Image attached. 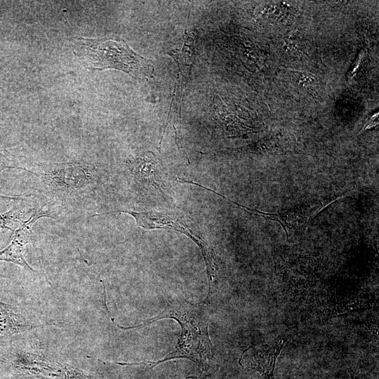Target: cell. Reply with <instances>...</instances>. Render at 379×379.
Returning a JSON list of instances; mask_svg holds the SVG:
<instances>
[{"label":"cell","instance_id":"cell-8","mask_svg":"<svg viewBox=\"0 0 379 379\" xmlns=\"http://www.w3.org/2000/svg\"><path fill=\"white\" fill-rule=\"evenodd\" d=\"M41 218L49 217L41 209H37L29 218L20 222L18 228L14 231L10 244L0 251V261L18 265L30 272H36L25 260V253L27 244L32 242V227Z\"/></svg>","mask_w":379,"mask_h":379},{"label":"cell","instance_id":"cell-3","mask_svg":"<svg viewBox=\"0 0 379 379\" xmlns=\"http://www.w3.org/2000/svg\"><path fill=\"white\" fill-rule=\"evenodd\" d=\"M73 52L89 69H115L137 79L153 77L154 64L133 51L121 39L105 37L72 39Z\"/></svg>","mask_w":379,"mask_h":379},{"label":"cell","instance_id":"cell-10","mask_svg":"<svg viewBox=\"0 0 379 379\" xmlns=\"http://www.w3.org/2000/svg\"><path fill=\"white\" fill-rule=\"evenodd\" d=\"M25 198L18 200L10 210L0 215V230H13V226L17 222H21L22 217L28 211L27 205L24 202Z\"/></svg>","mask_w":379,"mask_h":379},{"label":"cell","instance_id":"cell-6","mask_svg":"<svg viewBox=\"0 0 379 379\" xmlns=\"http://www.w3.org/2000/svg\"><path fill=\"white\" fill-rule=\"evenodd\" d=\"M285 343V339L279 338L270 343L251 346L242 352L239 364L261 379H274L276 361Z\"/></svg>","mask_w":379,"mask_h":379},{"label":"cell","instance_id":"cell-5","mask_svg":"<svg viewBox=\"0 0 379 379\" xmlns=\"http://www.w3.org/2000/svg\"><path fill=\"white\" fill-rule=\"evenodd\" d=\"M114 213H124L131 215L134 218L137 225L144 230H172L186 235L187 237L190 238V239L192 240L201 250L206 267L209 286L217 277L218 268L213 248L208 246L201 237L197 234L194 230L178 215L152 210L135 211L126 209L97 213L91 217Z\"/></svg>","mask_w":379,"mask_h":379},{"label":"cell","instance_id":"cell-1","mask_svg":"<svg viewBox=\"0 0 379 379\" xmlns=\"http://www.w3.org/2000/svg\"><path fill=\"white\" fill-rule=\"evenodd\" d=\"M38 179V192L46 200L48 212L54 218L67 211L72 204L92 197L100 185L98 168L83 160L62 163L37 162L29 168L18 166Z\"/></svg>","mask_w":379,"mask_h":379},{"label":"cell","instance_id":"cell-2","mask_svg":"<svg viewBox=\"0 0 379 379\" xmlns=\"http://www.w3.org/2000/svg\"><path fill=\"white\" fill-rule=\"evenodd\" d=\"M176 320L181 326V334L175 348L163 359L136 364H147L149 368L174 359L184 358L194 362L204 371L211 367L213 346L208 334V314L206 301L191 303L183 295L168 300L165 309L158 315L140 325L124 328H140L162 319Z\"/></svg>","mask_w":379,"mask_h":379},{"label":"cell","instance_id":"cell-9","mask_svg":"<svg viewBox=\"0 0 379 379\" xmlns=\"http://www.w3.org/2000/svg\"><path fill=\"white\" fill-rule=\"evenodd\" d=\"M40 326L31 323L20 307L0 301V347L7 345L14 336Z\"/></svg>","mask_w":379,"mask_h":379},{"label":"cell","instance_id":"cell-11","mask_svg":"<svg viewBox=\"0 0 379 379\" xmlns=\"http://www.w3.org/2000/svg\"><path fill=\"white\" fill-rule=\"evenodd\" d=\"M6 157L4 154L3 151L0 150V175L3 171L8 169V168H15L17 169V167L14 166L9 165L8 163L6 161ZM1 180V178H0ZM21 197L19 195H15V197H7V196H3L0 193V198L1 199H11V200H18Z\"/></svg>","mask_w":379,"mask_h":379},{"label":"cell","instance_id":"cell-4","mask_svg":"<svg viewBox=\"0 0 379 379\" xmlns=\"http://www.w3.org/2000/svg\"><path fill=\"white\" fill-rule=\"evenodd\" d=\"M1 359L14 375L25 379H91L82 370L69 364L51 361L19 348L7 350Z\"/></svg>","mask_w":379,"mask_h":379},{"label":"cell","instance_id":"cell-7","mask_svg":"<svg viewBox=\"0 0 379 379\" xmlns=\"http://www.w3.org/2000/svg\"><path fill=\"white\" fill-rule=\"evenodd\" d=\"M135 187L141 190H153L162 192L166 188V180L155 154L147 152L126 161Z\"/></svg>","mask_w":379,"mask_h":379},{"label":"cell","instance_id":"cell-12","mask_svg":"<svg viewBox=\"0 0 379 379\" xmlns=\"http://www.w3.org/2000/svg\"><path fill=\"white\" fill-rule=\"evenodd\" d=\"M185 379H212V376L211 375H204L203 377H199V378H197V377H188Z\"/></svg>","mask_w":379,"mask_h":379},{"label":"cell","instance_id":"cell-13","mask_svg":"<svg viewBox=\"0 0 379 379\" xmlns=\"http://www.w3.org/2000/svg\"><path fill=\"white\" fill-rule=\"evenodd\" d=\"M351 378L354 379V375L352 373H351Z\"/></svg>","mask_w":379,"mask_h":379}]
</instances>
